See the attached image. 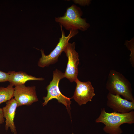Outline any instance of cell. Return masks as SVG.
<instances>
[{"instance_id": "cell-1", "label": "cell", "mask_w": 134, "mask_h": 134, "mask_svg": "<svg viewBox=\"0 0 134 134\" xmlns=\"http://www.w3.org/2000/svg\"><path fill=\"white\" fill-rule=\"evenodd\" d=\"M96 123H101L105 126L103 130L109 134H121L123 131L120 126L124 123L132 124L134 123V111L132 110L125 113L114 112H107L102 108L99 117L95 120Z\"/></svg>"}, {"instance_id": "cell-2", "label": "cell", "mask_w": 134, "mask_h": 134, "mask_svg": "<svg viewBox=\"0 0 134 134\" xmlns=\"http://www.w3.org/2000/svg\"><path fill=\"white\" fill-rule=\"evenodd\" d=\"M83 12L81 9L72 4L66 9L63 16L56 17V22L59 23L68 30H87L90 27L85 18H81Z\"/></svg>"}, {"instance_id": "cell-3", "label": "cell", "mask_w": 134, "mask_h": 134, "mask_svg": "<svg viewBox=\"0 0 134 134\" xmlns=\"http://www.w3.org/2000/svg\"><path fill=\"white\" fill-rule=\"evenodd\" d=\"M106 88L109 92L112 94L121 95L128 101H134L131 84L119 72L114 70H110L106 83Z\"/></svg>"}, {"instance_id": "cell-4", "label": "cell", "mask_w": 134, "mask_h": 134, "mask_svg": "<svg viewBox=\"0 0 134 134\" xmlns=\"http://www.w3.org/2000/svg\"><path fill=\"white\" fill-rule=\"evenodd\" d=\"M53 78L50 82L49 84L46 88L47 91V96L44 97L43 99L44 102L42 104L43 106L46 105L50 100L53 99H56L58 102L65 105L69 114H70V105L71 102V98L67 97L62 94L60 92L59 87L60 80L65 77L64 73H63L57 69L53 72Z\"/></svg>"}, {"instance_id": "cell-5", "label": "cell", "mask_w": 134, "mask_h": 134, "mask_svg": "<svg viewBox=\"0 0 134 134\" xmlns=\"http://www.w3.org/2000/svg\"><path fill=\"white\" fill-rule=\"evenodd\" d=\"M62 36L59 38V41L55 48L49 55H46L43 50L41 49V57L38 63V66L42 68L53 64L58 61V58L63 51L69 42L70 39L74 37L78 33V30H70L68 35L66 36L62 26L60 25Z\"/></svg>"}, {"instance_id": "cell-6", "label": "cell", "mask_w": 134, "mask_h": 134, "mask_svg": "<svg viewBox=\"0 0 134 134\" xmlns=\"http://www.w3.org/2000/svg\"><path fill=\"white\" fill-rule=\"evenodd\" d=\"M75 43L68 42L65 48L63 51L68 59V62L65 72V77L71 82H75L78 79V66L79 59L78 53L75 50Z\"/></svg>"}, {"instance_id": "cell-7", "label": "cell", "mask_w": 134, "mask_h": 134, "mask_svg": "<svg viewBox=\"0 0 134 134\" xmlns=\"http://www.w3.org/2000/svg\"><path fill=\"white\" fill-rule=\"evenodd\" d=\"M13 97L17 102V107L30 105L38 100L34 86H26L22 85L15 86Z\"/></svg>"}, {"instance_id": "cell-8", "label": "cell", "mask_w": 134, "mask_h": 134, "mask_svg": "<svg viewBox=\"0 0 134 134\" xmlns=\"http://www.w3.org/2000/svg\"><path fill=\"white\" fill-rule=\"evenodd\" d=\"M75 82L76 86L74 95L71 99H73L80 106L91 101L95 94L91 82L89 81L82 82L78 78Z\"/></svg>"}, {"instance_id": "cell-9", "label": "cell", "mask_w": 134, "mask_h": 134, "mask_svg": "<svg viewBox=\"0 0 134 134\" xmlns=\"http://www.w3.org/2000/svg\"><path fill=\"white\" fill-rule=\"evenodd\" d=\"M107 98V106L114 112L125 113L134 110V101H128L120 95H114L109 92Z\"/></svg>"}, {"instance_id": "cell-10", "label": "cell", "mask_w": 134, "mask_h": 134, "mask_svg": "<svg viewBox=\"0 0 134 134\" xmlns=\"http://www.w3.org/2000/svg\"><path fill=\"white\" fill-rule=\"evenodd\" d=\"M6 102V105L2 108L4 118L6 119L5 129L7 130L10 128L13 134H16L17 132L14 124V119L17 107V103L13 98Z\"/></svg>"}, {"instance_id": "cell-11", "label": "cell", "mask_w": 134, "mask_h": 134, "mask_svg": "<svg viewBox=\"0 0 134 134\" xmlns=\"http://www.w3.org/2000/svg\"><path fill=\"white\" fill-rule=\"evenodd\" d=\"M10 76L8 81L10 84L13 86L24 85L27 81L31 80L43 81L42 78H37L27 74L26 72L14 71H9Z\"/></svg>"}, {"instance_id": "cell-12", "label": "cell", "mask_w": 134, "mask_h": 134, "mask_svg": "<svg viewBox=\"0 0 134 134\" xmlns=\"http://www.w3.org/2000/svg\"><path fill=\"white\" fill-rule=\"evenodd\" d=\"M14 88L9 85L6 87H0V104L10 100L14 96Z\"/></svg>"}, {"instance_id": "cell-13", "label": "cell", "mask_w": 134, "mask_h": 134, "mask_svg": "<svg viewBox=\"0 0 134 134\" xmlns=\"http://www.w3.org/2000/svg\"><path fill=\"white\" fill-rule=\"evenodd\" d=\"M125 44L128 49L131 51L130 55V61L132 65L134 67V39H132L131 40L126 41Z\"/></svg>"}, {"instance_id": "cell-14", "label": "cell", "mask_w": 134, "mask_h": 134, "mask_svg": "<svg viewBox=\"0 0 134 134\" xmlns=\"http://www.w3.org/2000/svg\"><path fill=\"white\" fill-rule=\"evenodd\" d=\"M9 76V72L7 73L0 70V82L8 81Z\"/></svg>"}, {"instance_id": "cell-15", "label": "cell", "mask_w": 134, "mask_h": 134, "mask_svg": "<svg viewBox=\"0 0 134 134\" xmlns=\"http://www.w3.org/2000/svg\"><path fill=\"white\" fill-rule=\"evenodd\" d=\"M75 3L78 4L82 6L88 5L91 3V0H72Z\"/></svg>"}, {"instance_id": "cell-16", "label": "cell", "mask_w": 134, "mask_h": 134, "mask_svg": "<svg viewBox=\"0 0 134 134\" xmlns=\"http://www.w3.org/2000/svg\"><path fill=\"white\" fill-rule=\"evenodd\" d=\"M2 109L0 108V124H2L4 122V118Z\"/></svg>"}]
</instances>
